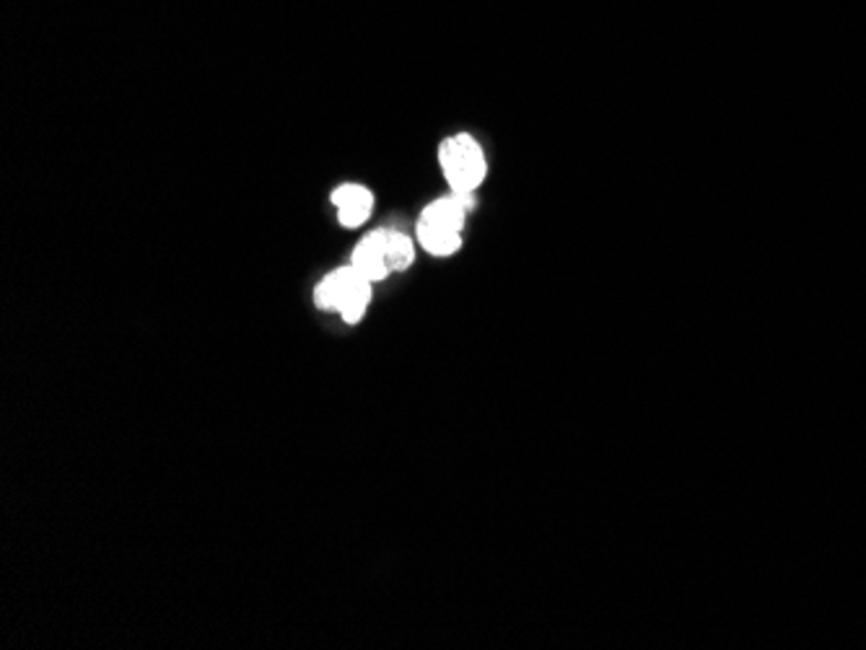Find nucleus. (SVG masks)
<instances>
[{"label": "nucleus", "mask_w": 866, "mask_h": 650, "mask_svg": "<svg viewBox=\"0 0 866 650\" xmlns=\"http://www.w3.org/2000/svg\"><path fill=\"white\" fill-rule=\"evenodd\" d=\"M439 161H442L446 184L452 187V194H473V190H477L485 179V171H488L483 148L477 146V140L467 136V132H460V136L444 140L442 151H439Z\"/></svg>", "instance_id": "nucleus-1"}, {"label": "nucleus", "mask_w": 866, "mask_h": 650, "mask_svg": "<svg viewBox=\"0 0 866 650\" xmlns=\"http://www.w3.org/2000/svg\"><path fill=\"white\" fill-rule=\"evenodd\" d=\"M387 234L390 231H374L353 252V267L371 283L384 280L392 273L390 265H387Z\"/></svg>", "instance_id": "nucleus-4"}, {"label": "nucleus", "mask_w": 866, "mask_h": 650, "mask_svg": "<svg viewBox=\"0 0 866 650\" xmlns=\"http://www.w3.org/2000/svg\"><path fill=\"white\" fill-rule=\"evenodd\" d=\"M413 257L415 252L410 236L390 231V234H387V265H390V270H405V267L413 263Z\"/></svg>", "instance_id": "nucleus-6"}, {"label": "nucleus", "mask_w": 866, "mask_h": 650, "mask_svg": "<svg viewBox=\"0 0 866 650\" xmlns=\"http://www.w3.org/2000/svg\"><path fill=\"white\" fill-rule=\"evenodd\" d=\"M418 238H421L425 252L436 254V257H450V254L457 252L460 244H462L460 231L433 226V223H429V221L418 223Z\"/></svg>", "instance_id": "nucleus-5"}, {"label": "nucleus", "mask_w": 866, "mask_h": 650, "mask_svg": "<svg viewBox=\"0 0 866 650\" xmlns=\"http://www.w3.org/2000/svg\"><path fill=\"white\" fill-rule=\"evenodd\" d=\"M371 298V280L363 278L353 265L340 267L319 283L315 301L319 309H335L348 324H356L363 317Z\"/></svg>", "instance_id": "nucleus-2"}, {"label": "nucleus", "mask_w": 866, "mask_h": 650, "mask_svg": "<svg viewBox=\"0 0 866 650\" xmlns=\"http://www.w3.org/2000/svg\"><path fill=\"white\" fill-rule=\"evenodd\" d=\"M332 203L338 207V219L346 228H358L369 221L374 207V194L361 184H342L332 192Z\"/></svg>", "instance_id": "nucleus-3"}]
</instances>
